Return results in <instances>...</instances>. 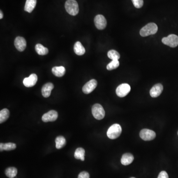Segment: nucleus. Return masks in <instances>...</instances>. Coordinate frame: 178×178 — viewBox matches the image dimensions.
<instances>
[{"mask_svg":"<svg viewBox=\"0 0 178 178\" xmlns=\"http://www.w3.org/2000/svg\"><path fill=\"white\" fill-rule=\"evenodd\" d=\"M74 52L78 56H82L85 53V49L80 42H77L74 46Z\"/></svg>","mask_w":178,"mask_h":178,"instance_id":"a211bd4d","label":"nucleus"},{"mask_svg":"<svg viewBox=\"0 0 178 178\" xmlns=\"http://www.w3.org/2000/svg\"><path fill=\"white\" fill-rule=\"evenodd\" d=\"M52 72L56 76L60 77L65 73V68L64 66H54L52 68Z\"/></svg>","mask_w":178,"mask_h":178,"instance_id":"f3484780","label":"nucleus"},{"mask_svg":"<svg viewBox=\"0 0 178 178\" xmlns=\"http://www.w3.org/2000/svg\"><path fill=\"white\" fill-rule=\"evenodd\" d=\"M58 117V112L56 110H52L44 114L42 116V120L44 122H53L56 121Z\"/></svg>","mask_w":178,"mask_h":178,"instance_id":"9d476101","label":"nucleus"},{"mask_svg":"<svg viewBox=\"0 0 178 178\" xmlns=\"http://www.w3.org/2000/svg\"><path fill=\"white\" fill-rule=\"evenodd\" d=\"M94 22L97 28L99 30L104 29L107 26V20L103 15L101 14H98L96 16L94 19Z\"/></svg>","mask_w":178,"mask_h":178,"instance_id":"6e6552de","label":"nucleus"},{"mask_svg":"<svg viewBox=\"0 0 178 178\" xmlns=\"http://www.w3.org/2000/svg\"><path fill=\"white\" fill-rule=\"evenodd\" d=\"M122 133V128L118 124H114L110 126L107 132V136L110 139L114 140L118 138Z\"/></svg>","mask_w":178,"mask_h":178,"instance_id":"7ed1b4c3","label":"nucleus"},{"mask_svg":"<svg viewBox=\"0 0 178 178\" xmlns=\"http://www.w3.org/2000/svg\"><path fill=\"white\" fill-rule=\"evenodd\" d=\"M97 81L95 79H92L85 84L82 88V91L85 94H89L95 90L97 86Z\"/></svg>","mask_w":178,"mask_h":178,"instance_id":"1a4fd4ad","label":"nucleus"},{"mask_svg":"<svg viewBox=\"0 0 178 178\" xmlns=\"http://www.w3.org/2000/svg\"></svg>","mask_w":178,"mask_h":178,"instance_id":"2f4dec72","label":"nucleus"},{"mask_svg":"<svg viewBox=\"0 0 178 178\" xmlns=\"http://www.w3.org/2000/svg\"><path fill=\"white\" fill-rule=\"evenodd\" d=\"M131 90V87L128 84L123 83L117 87L116 90V93L119 97H123L126 96Z\"/></svg>","mask_w":178,"mask_h":178,"instance_id":"423d86ee","label":"nucleus"},{"mask_svg":"<svg viewBox=\"0 0 178 178\" xmlns=\"http://www.w3.org/2000/svg\"><path fill=\"white\" fill-rule=\"evenodd\" d=\"M162 42L170 47H176L178 45V36L175 34H171L168 37L163 38Z\"/></svg>","mask_w":178,"mask_h":178,"instance_id":"39448f33","label":"nucleus"},{"mask_svg":"<svg viewBox=\"0 0 178 178\" xmlns=\"http://www.w3.org/2000/svg\"><path fill=\"white\" fill-rule=\"evenodd\" d=\"M163 90V87L162 84L160 83L155 84L150 89V96L153 97H158L162 93Z\"/></svg>","mask_w":178,"mask_h":178,"instance_id":"ddd939ff","label":"nucleus"},{"mask_svg":"<svg viewBox=\"0 0 178 178\" xmlns=\"http://www.w3.org/2000/svg\"><path fill=\"white\" fill-rule=\"evenodd\" d=\"M134 158L132 154L127 153L123 155L121 159V162L123 165H128L132 163L134 160Z\"/></svg>","mask_w":178,"mask_h":178,"instance_id":"2eb2a0df","label":"nucleus"},{"mask_svg":"<svg viewBox=\"0 0 178 178\" xmlns=\"http://www.w3.org/2000/svg\"><path fill=\"white\" fill-rule=\"evenodd\" d=\"M18 170L15 167H9L6 169L5 174L6 176L9 178H14L16 176Z\"/></svg>","mask_w":178,"mask_h":178,"instance_id":"b1692460","label":"nucleus"},{"mask_svg":"<svg viewBox=\"0 0 178 178\" xmlns=\"http://www.w3.org/2000/svg\"><path fill=\"white\" fill-rule=\"evenodd\" d=\"M54 88L53 84L47 83L43 86L42 88V94L45 97H48L51 95V92Z\"/></svg>","mask_w":178,"mask_h":178,"instance_id":"4468645a","label":"nucleus"},{"mask_svg":"<svg viewBox=\"0 0 178 178\" xmlns=\"http://www.w3.org/2000/svg\"><path fill=\"white\" fill-rule=\"evenodd\" d=\"M3 18V14L2 12L1 11L0 12V19H2Z\"/></svg>","mask_w":178,"mask_h":178,"instance_id":"c756f323","label":"nucleus"},{"mask_svg":"<svg viewBox=\"0 0 178 178\" xmlns=\"http://www.w3.org/2000/svg\"><path fill=\"white\" fill-rule=\"evenodd\" d=\"M119 66V61L118 60H112V61L108 64L107 68L108 70H112L117 68Z\"/></svg>","mask_w":178,"mask_h":178,"instance_id":"a878e982","label":"nucleus"},{"mask_svg":"<svg viewBox=\"0 0 178 178\" xmlns=\"http://www.w3.org/2000/svg\"><path fill=\"white\" fill-rule=\"evenodd\" d=\"M140 136L141 139L146 141H152L156 137V133L150 130L144 129L140 132Z\"/></svg>","mask_w":178,"mask_h":178,"instance_id":"0eeeda50","label":"nucleus"},{"mask_svg":"<svg viewBox=\"0 0 178 178\" xmlns=\"http://www.w3.org/2000/svg\"><path fill=\"white\" fill-rule=\"evenodd\" d=\"M35 50L38 54L42 56L46 55L49 53L48 49L41 44H37L35 46Z\"/></svg>","mask_w":178,"mask_h":178,"instance_id":"412c9836","label":"nucleus"},{"mask_svg":"<svg viewBox=\"0 0 178 178\" xmlns=\"http://www.w3.org/2000/svg\"><path fill=\"white\" fill-rule=\"evenodd\" d=\"M135 7L137 8H141L143 5V0H132Z\"/></svg>","mask_w":178,"mask_h":178,"instance_id":"bb28decb","label":"nucleus"},{"mask_svg":"<svg viewBox=\"0 0 178 178\" xmlns=\"http://www.w3.org/2000/svg\"><path fill=\"white\" fill-rule=\"evenodd\" d=\"M108 57L112 60H118L120 58L119 53L115 50H112L108 51Z\"/></svg>","mask_w":178,"mask_h":178,"instance_id":"393cba45","label":"nucleus"},{"mask_svg":"<svg viewBox=\"0 0 178 178\" xmlns=\"http://www.w3.org/2000/svg\"><path fill=\"white\" fill-rule=\"evenodd\" d=\"M158 27L154 23H149L143 27L140 30V35L142 37H147L150 35H153L157 32Z\"/></svg>","mask_w":178,"mask_h":178,"instance_id":"f257e3e1","label":"nucleus"},{"mask_svg":"<svg viewBox=\"0 0 178 178\" xmlns=\"http://www.w3.org/2000/svg\"><path fill=\"white\" fill-rule=\"evenodd\" d=\"M66 12L71 15H76L79 13V6L75 0H67L65 4Z\"/></svg>","mask_w":178,"mask_h":178,"instance_id":"f03ea898","label":"nucleus"},{"mask_svg":"<svg viewBox=\"0 0 178 178\" xmlns=\"http://www.w3.org/2000/svg\"><path fill=\"white\" fill-rule=\"evenodd\" d=\"M14 45L18 51L23 52L26 47V41L23 37L18 36L14 40Z\"/></svg>","mask_w":178,"mask_h":178,"instance_id":"f8f14e48","label":"nucleus"},{"mask_svg":"<svg viewBox=\"0 0 178 178\" xmlns=\"http://www.w3.org/2000/svg\"><path fill=\"white\" fill-rule=\"evenodd\" d=\"M85 154V151L84 148L79 147L75 150L74 153V157L76 159H80L82 161H84Z\"/></svg>","mask_w":178,"mask_h":178,"instance_id":"aec40b11","label":"nucleus"},{"mask_svg":"<svg viewBox=\"0 0 178 178\" xmlns=\"http://www.w3.org/2000/svg\"><path fill=\"white\" fill-rule=\"evenodd\" d=\"M133 178V177H132V178Z\"/></svg>","mask_w":178,"mask_h":178,"instance_id":"7c9ffc66","label":"nucleus"},{"mask_svg":"<svg viewBox=\"0 0 178 178\" xmlns=\"http://www.w3.org/2000/svg\"><path fill=\"white\" fill-rule=\"evenodd\" d=\"M158 178H169V177L166 172L163 171L160 173Z\"/></svg>","mask_w":178,"mask_h":178,"instance_id":"c85d7f7f","label":"nucleus"},{"mask_svg":"<svg viewBox=\"0 0 178 178\" xmlns=\"http://www.w3.org/2000/svg\"><path fill=\"white\" fill-rule=\"evenodd\" d=\"M93 116L97 120H102L105 116V111L103 107L98 103L94 104L92 108Z\"/></svg>","mask_w":178,"mask_h":178,"instance_id":"20e7f679","label":"nucleus"},{"mask_svg":"<svg viewBox=\"0 0 178 178\" xmlns=\"http://www.w3.org/2000/svg\"><path fill=\"white\" fill-rule=\"evenodd\" d=\"M9 116V110L7 108H4L0 111V123L2 124L3 123L7 120Z\"/></svg>","mask_w":178,"mask_h":178,"instance_id":"5701e85b","label":"nucleus"},{"mask_svg":"<svg viewBox=\"0 0 178 178\" xmlns=\"http://www.w3.org/2000/svg\"><path fill=\"white\" fill-rule=\"evenodd\" d=\"M37 0H26L25 5V10L26 12L31 13L36 7Z\"/></svg>","mask_w":178,"mask_h":178,"instance_id":"dca6fc26","label":"nucleus"},{"mask_svg":"<svg viewBox=\"0 0 178 178\" xmlns=\"http://www.w3.org/2000/svg\"><path fill=\"white\" fill-rule=\"evenodd\" d=\"M56 144V148L60 149L63 148L66 145V140L63 136H58L55 140Z\"/></svg>","mask_w":178,"mask_h":178,"instance_id":"4be33fe9","label":"nucleus"},{"mask_svg":"<svg viewBox=\"0 0 178 178\" xmlns=\"http://www.w3.org/2000/svg\"><path fill=\"white\" fill-rule=\"evenodd\" d=\"M78 178H90V175L87 172L83 171L79 174Z\"/></svg>","mask_w":178,"mask_h":178,"instance_id":"cd10ccee","label":"nucleus"},{"mask_svg":"<svg viewBox=\"0 0 178 178\" xmlns=\"http://www.w3.org/2000/svg\"><path fill=\"white\" fill-rule=\"evenodd\" d=\"M38 81V77L35 74H32L28 77L25 78L23 83L26 87H32L35 86Z\"/></svg>","mask_w":178,"mask_h":178,"instance_id":"9b49d317","label":"nucleus"},{"mask_svg":"<svg viewBox=\"0 0 178 178\" xmlns=\"http://www.w3.org/2000/svg\"><path fill=\"white\" fill-rule=\"evenodd\" d=\"M16 147V145L13 142L0 143V151L1 152H3V150L9 151V150H14V149H15Z\"/></svg>","mask_w":178,"mask_h":178,"instance_id":"6ab92c4d","label":"nucleus"}]
</instances>
